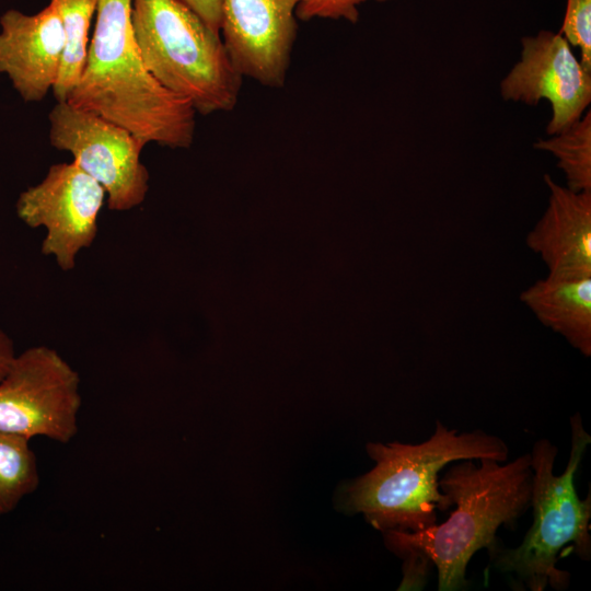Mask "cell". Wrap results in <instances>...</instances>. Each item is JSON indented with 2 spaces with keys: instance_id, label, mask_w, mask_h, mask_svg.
Masks as SVG:
<instances>
[{
  "instance_id": "6da1fadb",
  "label": "cell",
  "mask_w": 591,
  "mask_h": 591,
  "mask_svg": "<svg viewBox=\"0 0 591 591\" xmlns=\"http://www.w3.org/2000/svg\"><path fill=\"white\" fill-rule=\"evenodd\" d=\"M457 460L439 479L453 511L442 523L416 532L386 531L387 548L404 560L399 590H420L431 567L438 571V590L455 591L467 586L466 568L473 555L498 549L497 531L513 529L531 508V454L513 461Z\"/></svg>"
},
{
  "instance_id": "7a4b0ae2",
  "label": "cell",
  "mask_w": 591,
  "mask_h": 591,
  "mask_svg": "<svg viewBox=\"0 0 591 591\" xmlns=\"http://www.w3.org/2000/svg\"><path fill=\"white\" fill-rule=\"evenodd\" d=\"M131 2L99 0L85 63L66 102L127 129L143 146L188 148L197 113L146 68L134 35Z\"/></svg>"
},
{
  "instance_id": "3957f363",
  "label": "cell",
  "mask_w": 591,
  "mask_h": 591,
  "mask_svg": "<svg viewBox=\"0 0 591 591\" xmlns=\"http://www.w3.org/2000/svg\"><path fill=\"white\" fill-rule=\"evenodd\" d=\"M374 467L343 489V508L362 513L376 530L416 532L437 523V511L451 508L439 487V473L457 460L506 462L509 447L480 429L459 432L436 420L433 434L418 444L369 443Z\"/></svg>"
},
{
  "instance_id": "277c9868",
  "label": "cell",
  "mask_w": 591,
  "mask_h": 591,
  "mask_svg": "<svg viewBox=\"0 0 591 591\" xmlns=\"http://www.w3.org/2000/svg\"><path fill=\"white\" fill-rule=\"evenodd\" d=\"M570 454L561 475L554 474L558 449L548 439L537 440L531 451L533 522L521 544L499 549L494 567L508 575L517 589L565 590L570 575L556 567L565 546L573 545L584 561L591 558V491L583 500L575 488V475L591 443L579 413L570 418Z\"/></svg>"
},
{
  "instance_id": "5b68a950",
  "label": "cell",
  "mask_w": 591,
  "mask_h": 591,
  "mask_svg": "<svg viewBox=\"0 0 591 591\" xmlns=\"http://www.w3.org/2000/svg\"><path fill=\"white\" fill-rule=\"evenodd\" d=\"M131 23L148 71L201 115L232 111L243 77L219 33L179 0H132Z\"/></svg>"
},
{
  "instance_id": "8992f818",
  "label": "cell",
  "mask_w": 591,
  "mask_h": 591,
  "mask_svg": "<svg viewBox=\"0 0 591 591\" xmlns=\"http://www.w3.org/2000/svg\"><path fill=\"white\" fill-rule=\"evenodd\" d=\"M79 373L53 348L16 354L0 380V431L68 443L78 432Z\"/></svg>"
},
{
  "instance_id": "52a82bcc",
  "label": "cell",
  "mask_w": 591,
  "mask_h": 591,
  "mask_svg": "<svg viewBox=\"0 0 591 591\" xmlns=\"http://www.w3.org/2000/svg\"><path fill=\"white\" fill-rule=\"evenodd\" d=\"M48 120L50 144L70 152L72 162L104 188L111 210H129L144 200L149 188V174L140 161L144 146L131 132L68 102H57Z\"/></svg>"
},
{
  "instance_id": "ba28073f",
  "label": "cell",
  "mask_w": 591,
  "mask_h": 591,
  "mask_svg": "<svg viewBox=\"0 0 591 591\" xmlns=\"http://www.w3.org/2000/svg\"><path fill=\"white\" fill-rule=\"evenodd\" d=\"M104 188L74 162L53 164L38 184L23 190L16 215L28 227L46 229L42 253L54 256L62 270L76 266L80 250L92 245Z\"/></svg>"
},
{
  "instance_id": "9c48e42d",
  "label": "cell",
  "mask_w": 591,
  "mask_h": 591,
  "mask_svg": "<svg viewBox=\"0 0 591 591\" xmlns=\"http://www.w3.org/2000/svg\"><path fill=\"white\" fill-rule=\"evenodd\" d=\"M507 102L536 105L546 100L552 116L547 135H556L581 118L591 103V71L584 69L558 32L540 31L521 39L520 60L500 81Z\"/></svg>"
},
{
  "instance_id": "30bf717a",
  "label": "cell",
  "mask_w": 591,
  "mask_h": 591,
  "mask_svg": "<svg viewBox=\"0 0 591 591\" xmlns=\"http://www.w3.org/2000/svg\"><path fill=\"white\" fill-rule=\"evenodd\" d=\"M301 0H222L220 32L242 77L259 84L285 85L297 38Z\"/></svg>"
},
{
  "instance_id": "8fae6325",
  "label": "cell",
  "mask_w": 591,
  "mask_h": 591,
  "mask_svg": "<svg viewBox=\"0 0 591 591\" xmlns=\"http://www.w3.org/2000/svg\"><path fill=\"white\" fill-rule=\"evenodd\" d=\"M65 50V33L54 4L35 14L9 10L0 18V73L26 103L53 91Z\"/></svg>"
},
{
  "instance_id": "7c38bea8",
  "label": "cell",
  "mask_w": 591,
  "mask_h": 591,
  "mask_svg": "<svg viewBox=\"0 0 591 591\" xmlns=\"http://www.w3.org/2000/svg\"><path fill=\"white\" fill-rule=\"evenodd\" d=\"M547 207L528 233L526 246L545 263L548 276L591 277V192H575L544 175Z\"/></svg>"
},
{
  "instance_id": "4fadbf2b",
  "label": "cell",
  "mask_w": 591,
  "mask_h": 591,
  "mask_svg": "<svg viewBox=\"0 0 591 591\" xmlns=\"http://www.w3.org/2000/svg\"><path fill=\"white\" fill-rule=\"evenodd\" d=\"M520 300L543 325L591 356V277L547 275L523 290Z\"/></svg>"
},
{
  "instance_id": "5bb4252c",
  "label": "cell",
  "mask_w": 591,
  "mask_h": 591,
  "mask_svg": "<svg viewBox=\"0 0 591 591\" xmlns=\"http://www.w3.org/2000/svg\"><path fill=\"white\" fill-rule=\"evenodd\" d=\"M50 3L59 13L65 33L60 71L51 92L57 102H66L85 63L90 26L99 0H50Z\"/></svg>"
},
{
  "instance_id": "9a60e30c",
  "label": "cell",
  "mask_w": 591,
  "mask_h": 591,
  "mask_svg": "<svg viewBox=\"0 0 591 591\" xmlns=\"http://www.w3.org/2000/svg\"><path fill=\"white\" fill-rule=\"evenodd\" d=\"M533 148L553 154L566 178V187L575 192H591V112Z\"/></svg>"
},
{
  "instance_id": "2e32d148",
  "label": "cell",
  "mask_w": 591,
  "mask_h": 591,
  "mask_svg": "<svg viewBox=\"0 0 591 591\" xmlns=\"http://www.w3.org/2000/svg\"><path fill=\"white\" fill-rule=\"evenodd\" d=\"M39 485L30 440L0 431V515L13 511Z\"/></svg>"
},
{
  "instance_id": "e0dca14e",
  "label": "cell",
  "mask_w": 591,
  "mask_h": 591,
  "mask_svg": "<svg viewBox=\"0 0 591 591\" xmlns=\"http://www.w3.org/2000/svg\"><path fill=\"white\" fill-rule=\"evenodd\" d=\"M558 33L571 47L579 48L582 67L591 71V0H567Z\"/></svg>"
},
{
  "instance_id": "ac0fdd59",
  "label": "cell",
  "mask_w": 591,
  "mask_h": 591,
  "mask_svg": "<svg viewBox=\"0 0 591 591\" xmlns=\"http://www.w3.org/2000/svg\"><path fill=\"white\" fill-rule=\"evenodd\" d=\"M370 0H301L297 7L298 20L312 19L345 20L357 23L359 20V5ZM386 2L392 0H374Z\"/></svg>"
},
{
  "instance_id": "d6986e66",
  "label": "cell",
  "mask_w": 591,
  "mask_h": 591,
  "mask_svg": "<svg viewBox=\"0 0 591 591\" xmlns=\"http://www.w3.org/2000/svg\"><path fill=\"white\" fill-rule=\"evenodd\" d=\"M197 15L216 33L220 34L222 21V0H179Z\"/></svg>"
},
{
  "instance_id": "ffe728a7",
  "label": "cell",
  "mask_w": 591,
  "mask_h": 591,
  "mask_svg": "<svg viewBox=\"0 0 591 591\" xmlns=\"http://www.w3.org/2000/svg\"><path fill=\"white\" fill-rule=\"evenodd\" d=\"M15 356L16 352L13 340L2 328H0V380L7 373Z\"/></svg>"
}]
</instances>
